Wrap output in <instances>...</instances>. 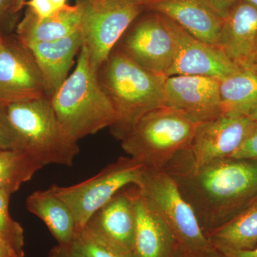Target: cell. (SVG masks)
<instances>
[{"label": "cell", "instance_id": "6da1fadb", "mask_svg": "<svg viewBox=\"0 0 257 257\" xmlns=\"http://www.w3.org/2000/svg\"><path fill=\"white\" fill-rule=\"evenodd\" d=\"M164 170L194 209L206 236L257 200L256 159L228 157L198 169L170 163Z\"/></svg>", "mask_w": 257, "mask_h": 257}, {"label": "cell", "instance_id": "7a4b0ae2", "mask_svg": "<svg viewBox=\"0 0 257 257\" xmlns=\"http://www.w3.org/2000/svg\"><path fill=\"white\" fill-rule=\"evenodd\" d=\"M97 77L116 113L110 131L117 140H122L144 115L165 105L167 77L143 68L116 47Z\"/></svg>", "mask_w": 257, "mask_h": 257}, {"label": "cell", "instance_id": "3957f363", "mask_svg": "<svg viewBox=\"0 0 257 257\" xmlns=\"http://www.w3.org/2000/svg\"><path fill=\"white\" fill-rule=\"evenodd\" d=\"M50 100L61 126L76 142L110 128L116 121L114 108L91 67L84 44L73 72Z\"/></svg>", "mask_w": 257, "mask_h": 257}, {"label": "cell", "instance_id": "277c9868", "mask_svg": "<svg viewBox=\"0 0 257 257\" xmlns=\"http://www.w3.org/2000/svg\"><path fill=\"white\" fill-rule=\"evenodd\" d=\"M10 122L18 133L20 150L42 167H71L79 152L78 142L65 133L47 96L4 104Z\"/></svg>", "mask_w": 257, "mask_h": 257}, {"label": "cell", "instance_id": "5b68a950", "mask_svg": "<svg viewBox=\"0 0 257 257\" xmlns=\"http://www.w3.org/2000/svg\"><path fill=\"white\" fill-rule=\"evenodd\" d=\"M138 187L170 231L179 252L188 257H221L203 232L194 209L166 171L146 167Z\"/></svg>", "mask_w": 257, "mask_h": 257}, {"label": "cell", "instance_id": "8992f818", "mask_svg": "<svg viewBox=\"0 0 257 257\" xmlns=\"http://www.w3.org/2000/svg\"><path fill=\"white\" fill-rule=\"evenodd\" d=\"M197 125L177 109L159 106L140 118L121 140V147L145 167L164 170L190 145Z\"/></svg>", "mask_w": 257, "mask_h": 257}, {"label": "cell", "instance_id": "52a82bcc", "mask_svg": "<svg viewBox=\"0 0 257 257\" xmlns=\"http://www.w3.org/2000/svg\"><path fill=\"white\" fill-rule=\"evenodd\" d=\"M145 168L132 157H121L84 182L69 187L53 184L50 188L70 209L78 234L115 194L130 185L138 187Z\"/></svg>", "mask_w": 257, "mask_h": 257}, {"label": "cell", "instance_id": "ba28073f", "mask_svg": "<svg viewBox=\"0 0 257 257\" xmlns=\"http://www.w3.org/2000/svg\"><path fill=\"white\" fill-rule=\"evenodd\" d=\"M84 1L82 31L94 72L105 62L125 32L145 10L136 0Z\"/></svg>", "mask_w": 257, "mask_h": 257}, {"label": "cell", "instance_id": "9c48e42d", "mask_svg": "<svg viewBox=\"0 0 257 257\" xmlns=\"http://www.w3.org/2000/svg\"><path fill=\"white\" fill-rule=\"evenodd\" d=\"M256 123L247 115L236 112H225L199 123L190 145L170 163L198 169L214 161L231 157Z\"/></svg>", "mask_w": 257, "mask_h": 257}, {"label": "cell", "instance_id": "30bf717a", "mask_svg": "<svg viewBox=\"0 0 257 257\" xmlns=\"http://www.w3.org/2000/svg\"><path fill=\"white\" fill-rule=\"evenodd\" d=\"M115 47L140 67L158 75L167 77L173 63V38L163 16L157 13L131 25Z\"/></svg>", "mask_w": 257, "mask_h": 257}, {"label": "cell", "instance_id": "8fae6325", "mask_svg": "<svg viewBox=\"0 0 257 257\" xmlns=\"http://www.w3.org/2000/svg\"><path fill=\"white\" fill-rule=\"evenodd\" d=\"M47 96L35 57L20 40L0 35V102Z\"/></svg>", "mask_w": 257, "mask_h": 257}, {"label": "cell", "instance_id": "7c38bea8", "mask_svg": "<svg viewBox=\"0 0 257 257\" xmlns=\"http://www.w3.org/2000/svg\"><path fill=\"white\" fill-rule=\"evenodd\" d=\"M163 18L174 42L173 63L167 77L205 76L222 80L241 69L219 47L198 40L175 22L165 16Z\"/></svg>", "mask_w": 257, "mask_h": 257}, {"label": "cell", "instance_id": "4fadbf2b", "mask_svg": "<svg viewBox=\"0 0 257 257\" xmlns=\"http://www.w3.org/2000/svg\"><path fill=\"white\" fill-rule=\"evenodd\" d=\"M220 80L205 76L175 75L167 77L165 105L183 113L199 124L224 114L219 92Z\"/></svg>", "mask_w": 257, "mask_h": 257}, {"label": "cell", "instance_id": "5bb4252c", "mask_svg": "<svg viewBox=\"0 0 257 257\" xmlns=\"http://www.w3.org/2000/svg\"><path fill=\"white\" fill-rule=\"evenodd\" d=\"M145 10L170 19L201 41L219 47L225 11L212 0H145Z\"/></svg>", "mask_w": 257, "mask_h": 257}, {"label": "cell", "instance_id": "9a60e30c", "mask_svg": "<svg viewBox=\"0 0 257 257\" xmlns=\"http://www.w3.org/2000/svg\"><path fill=\"white\" fill-rule=\"evenodd\" d=\"M219 47L239 68H251L257 60L256 7L237 1L225 10Z\"/></svg>", "mask_w": 257, "mask_h": 257}, {"label": "cell", "instance_id": "2e32d148", "mask_svg": "<svg viewBox=\"0 0 257 257\" xmlns=\"http://www.w3.org/2000/svg\"><path fill=\"white\" fill-rule=\"evenodd\" d=\"M135 213L133 252L135 257H175L178 246L162 219L147 204L140 189L130 185Z\"/></svg>", "mask_w": 257, "mask_h": 257}, {"label": "cell", "instance_id": "e0dca14e", "mask_svg": "<svg viewBox=\"0 0 257 257\" xmlns=\"http://www.w3.org/2000/svg\"><path fill=\"white\" fill-rule=\"evenodd\" d=\"M83 44L84 39L80 29L60 40L26 45L40 68L48 97H52L68 77L74 57Z\"/></svg>", "mask_w": 257, "mask_h": 257}, {"label": "cell", "instance_id": "ac0fdd59", "mask_svg": "<svg viewBox=\"0 0 257 257\" xmlns=\"http://www.w3.org/2000/svg\"><path fill=\"white\" fill-rule=\"evenodd\" d=\"M84 10V0H79L74 5H66L45 18H38L27 10L17 27L18 39L28 45L64 38L80 30Z\"/></svg>", "mask_w": 257, "mask_h": 257}, {"label": "cell", "instance_id": "d6986e66", "mask_svg": "<svg viewBox=\"0 0 257 257\" xmlns=\"http://www.w3.org/2000/svg\"><path fill=\"white\" fill-rule=\"evenodd\" d=\"M130 187L115 194L105 205L96 211L87 224L133 252L135 213Z\"/></svg>", "mask_w": 257, "mask_h": 257}, {"label": "cell", "instance_id": "ffe728a7", "mask_svg": "<svg viewBox=\"0 0 257 257\" xmlns=\"http://www.w3.org/2000/svg\"><path fill=\"white\" fill-rule=\"evenodd\" d=\"M26 208L41 219L60 245L72 244L77 237L75 220L68 206L51 190H37L26 200Z\"/></svg>", "mask_w": 257, "mask_h": 257}, {"label": "cell", "instance_id": "44dd1931", "mask_svg": "<svg viewBox=\"0 0 257 257\" xmlns=\"http://www.w3.org/2000/svg\"><path fill=\"white\" fill-rule=\"evenodd\" d=\"M219 252L252 249L257 246V200L226 224L207 235Z\"/></svg>", "mask_w": 257, "mask_h": 257}, {"label": "cell", "instance_id": "7402d4cb", "mask_svg": "<svg viewBox=\"0 0 257 257\" xmlns=\"http://www.w3.org/2000/svg\"><path fill=\"white\" fill-rule=\"evenodd\" d=\"M220 97L225 112L246 114L257 104V74L251 69H240L220 80Z\"/></svg>", "mask_w": 257, "mask_h": 257}, {"label": "cell", "instance_id": "603a6c76", "mask_svg": "<svg viewBox=\"0 0 257 257\" xmlns=\"http://www.w3.org/2000/svg\"><path fill=\"white\" fill-rule=\"evenodd\" d=\"M42 168L23 150H0V190L13 194Z\"/></svg>", "mask_w": 257, "mask_h": 257}, {"label": "cell", "instance_id": "cb8c5ba5", "mask_svg": "<svg viewBox=\"0 0 257 257\" xmlns=\"http://www.w3.org/2000/svg\"><path fill=\"white\" fill-rule=\"evenodd\" d=\"M87 257H135L131 251L87 224L73 243Z\"/></svg>", "mask_w": 257, "mask_h": 257}, {"label": "cell", "instance_id": "d4e9b609", "mask_svg": "<svg viewBox=\"0 0 257 257\" xmlns=\"http://www.w3.org/2000/svg\"><path fill=\"white\" fill-rule=\"evenodd\" d=\"M12 194L0 190V236L24 254V231L21 225L10 214L9 202Z\"/></svg>", "mask_w": 257, "mask_h": 257}, {"label": "cell", "instance_id": "484cf974", "mask_svg": "<svg viewBox=\"0 0 257 257\" xmlns=\"http://www.w3.org/2000/svg\"><path fill=\"white\" fill-rule=\"evenodd\" d=\"M20 150V139L10 122L5 106L0 102V150Z\"/></svg>", "mask_w": 257, "mask_h": 257}, {"label": "cell", "instance_id": "4316f807", "mask_svg": "<svg viewBox=\"0 0 257 257\" xmlns=\"http://www.w3.org/2000/svg\"><path fill=\"white\" fill-rule=\"evenodd\" d=\"M67 0H28L25 5L28 10L38 18H45L62 9Z\"/></svg>", "mask_w": 257, "mask_h": 257}, {"label": "cell", "instance_id": "83f0119b", "mask_svg": "<svg viewBox=\"0 0 257 257\" xmlns=\"http://www.w3.org/2000/svg\"><path fill=\"white\" fill-rule=\"evenodd\" d=\"M231 158L257 160V123L241 146L231 156Z\"/></svg>", "mask_w": 257, "mask_h": 257}, {"label": "cell", "instance_id": "f1b7e54d", "mask_svg": "<svg viewBox=\"0 0 257 257\" xmlns=\"http://www.w3.org/2000/svg\"><path fill=\"white\" fill-rule=\"evenodd\" d=\"M50 257H87L74 243L60 245L51 250Z\"/></svg>", "mask_w": 257, "mask_h": 257}, {"label": "cell", "instance_id": "f546056e", "mask_svg": "<svg viewBox=\"0 0 257 257\" xmlns=\"http://www.w3.org/2000/svg\"><path fill=\"white\" fill-rule=\"evenodd\" d=\"M10 242L0 236V257H23Z\"/></svg>", "mask_w": 257, "mask_h": 257}, {"label": "cell", "instance_id": "4dcf8cb0", "mask_svg": "<svg viewBox=\"0 0 257 257\" xmlns=\"http://www.w3.org/2000/svg\"><path fill=\"white\" fill-rule=\"evenodd\" d=\"M221 257H257V246L252 249L223 251L219 252Z\"/></svg>", "mask_w": 257, "mask_h": 257}, {"label": "cell", "instance_id": "1f68e13d", "mask_svg": "<svg viewBox=\"0 0 257 257\" xmlns=\"http://www.w3.org/2000/svg\"><path fill=\"white\" fill-rule=\"evenodd\" d=\"M212 1L219 9L223 10V11L227 9L230 5L233 4L235 2L237 1L246 2V3H249L257 8V0H212Z\"/></svg>", "mask_w": 257, "mask_h": 257}, {"label": "cell", "instance_id": "d6a6232c", "mask_svg": "<svg viewBox=\"0 0 257 257\" xmlns=\"http://www.w3.org/2000/svg\"><path fill=\"white\" fill-rule=\"evenodd\" d=\"M12 2L13 0H0V23L8 15H13Z\"/></svg>", "mask_w": 257, "mask_h": 257}, {"label": "cell", "instance_id": "836d02e7", "mask_svg": "<svg viewBox=\"0 0 257 257\" xmlns=\"http://www.w3.org/2000/svg\"><path fill=\"white\" fill-rule=\"evenodd\" d=\"M28 0H13L12 2V14L15 15L23 9Z\"/></svg>", "mask_w": 257, "mask_h": 257}, {"label": "cell", "instance_id": "e575fe53", "mask_svg": "<svg viewBox=\"0 0 257 257\" xmlns=\"http://www.w3.org/2000/svg\"><path fill=\"white\" fill-rule=\"evenodd\" d=\"M246 115L249 116L253 121H256L257 122V104L253 106V107H251V109L248 111V112L246 113Z\"/></svg>", "mask_w": 257, "mask_h": 257}, {"label": "cell", "instance_id": "d590c367", "mask_svg": "<svg viewBox=\"0 0 257 257\" xmlns=\"http://www.w3.org/2000/svg\"><path fill=\"white\" fill-rule=\"evenodd\" d=\"M251 69L257 74V60L256 62L253 63L252 67H251Z\"/></svg>", "mask_w": 257, "mask_h": 257}, {"label": "cell", "instance_id": "8d00e7d4", "mask_svg": "<svg viewBox=\"0 0 257 257\" xmlns=\"http://www.w3.org/2000/svg\"><path fill=\"white\" fill-rule=\"evenodd\" d=\"M175 257H188L184 256V255L182 254V253H181L179 252V251H177V253H176Z\"/></svg>", "mask_w": 257, "mask_h": 257}, {"label": "cell", "instance_id": "74e56055", "mask_svg": "<svg viewBox=\"0 0 257 257\" xmlns=\"http://www.w3.org/2000/svg\"><path fill=\"white\" fill-rule=\"evenodd\" d=\"M87 1H88V2H94V1H96V0H87Z\"/></svg>", "mask_w": 257, "mask_h": 257}, {"label": "cell", "instance_id": "f35d334b", "mask_svg": "<svg viewBox=\"0 0 257 257\" xmlns=\"http://www.w3.org/2000/svg\"><path fill=\"white\" fill-rule=\"evenodd\" d=\"M136 1H140L142 2V3H143V1H145V0H136Z\"/></svg>", "mask_w": 257, "mask_h": 257}]
</instances>
